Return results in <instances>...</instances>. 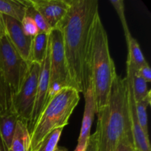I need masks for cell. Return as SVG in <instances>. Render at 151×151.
I'll list each match as a JSON object with an SVG mask.
<instances>
[{
	"label": "cell",
	"mask_w": 151,
	"mask_h": 151,
	"mask_svg": "<svg viewBox=\"0 0 151 151\" xmlns=\"http://www.w3.org/2000/svg\"><path fill=\"white\" fill-rule=\"evenodd\" d=\"M50 45L49 40V47L47 55L41 64L39 79H38L37 93L34 103L33 110L29 122L27 125V129L29 134L36 125L37 121L45 107L47 102L49 88H50Z\"/></svg>",
	"instance_id": "ba28073f"
},
{
	"label": "cell",
	"mask_w": 151,
	"mask_h": 151,
	"mask_svg": "<svg viewBox=\"0 0 151 151\" xmlns=\"http://www.w3.org/2000/svg\"><path fill=\"white\" fill-rule=\"evenodd\" d=\"M29 63L21 56L6 35L0 38V72L13 94L20 89Z\"/></svg>",
	"instance_id": "8992f818"
},
{
	"label": "cell",
	"mask_w": 151,
	"mask_h": 151,
	"mask_svg": "<svg viewBox=\"0 0 151 151\" xmlns=\"http://www.w3.org/2000/svg\"><path fill=\"white\" fill-rule=\"evenodd\" d=\"M134 71L138 76L145 80L147 83H150L151 81V69L147 63L139 68L137 70Z\"/></svg>",
	"instance_id": "484cf974"
},
{
	"label": "cell",
	"mask_w": 151,
	"mask_h": 151,
	"mask_svg": "<svg viewBox=\"0 0 151 151\" xmlns=\"http://www.w3.org/2000/svg\"><path fill=\"white\" fill-rule=\"evenodd\" d=\"M147 83L145 80L135 73L134 69L132 75V89L136 103L143 100L150 91V90L147 89Z\"/></svg>",
	"instance_id": "44dd1931"
},
{
	"label": "cell",
	"mask_w": 151,
	"mask_h": 151,
	"mask_svg": "<svg viewBox=\"0 0 151 151\" xmlns=\"http://www.w3.org/2000/svg\"><path fill=\"white\" fill-rule=\"evenodd\" d=\"M85 151H97V141L96 132L90 136Z\"/></svg>",
	"instance_id": "4316f807"
},
{
	"label": "cell",
	"mask_w": 151,
	"mask_h": 151,
	"mask_svg": "<svg viewBox=\"0 0 151 151\" xmlns=\"http://www.w3.org/2000/svg\"><path fill=\"white\" fill-rule=\"evenodd\" d=\"M0 151H7L6 150L5 147H4V145H3L2 142H1V139H0Z\"/></svg>",
	"instance_id": "f546056e"
},
{
	"label": "cell",
	"mask_w": 151,
	"mask_h": 151,
	"mask_svg": "<svg viewBox=\"0 0 151 151\" xmlns=\"http://www.w3.org/2000/svg\"><path fill=\"white\" fill-rule=\"evenodd\" d=\"M151 103V91L149 94L141 101L136 103V109H137V116L138 118L139 123L142 129L143 132L147 137H149L148 134V122H147V109Z\"/></svg>",
	"instance_id": "ac0fdd59"
},
{
	"label": "cell",
	"mask_w": 151,
	"mask_h": 151,
	"mask_svg": "<svg viewBox=\"0 0 151 151\" xmlns=\"http://www.w3.org/2000/svg\"><path fill=\"white\" fill-rule=\"evenodd\" d=\"M97 114V151H114L124 139L133 138L126 78L116 75L107 105Z\"/></svg>",
	"instance_id": "7a4b0ae2"
},
{
	"label": "cell",
	"mask_w": 151,
	"mask_h": 151,
	"mask_svg": "<svg viewBox=\"0 0 151 151\" xmlns=\"http://www.w3.org/2000/svg\"><path fill=\"white\" fill-rule=\"evenodd\" d=\"M9 151H30V136L26 124L19 119Z\"/></svg>",
	"instance_id": "9a60e30c"
},
{
	"label": "cell",
	"mask_w": 151,
	"mask_h": 151,
	"mask_svg": "<svg viewBox=\"0 0 151 151\" xmlns=\"http://www.w3.org/2000/svg\"><path fill=\"white\" fill-rule=\"evenodd\" d=\"M52 29L56 28L67 14L69 0H30Z\"/></svg>",
	"instance_id": "8fae6325"
},
{
	"label": "cell",
	"mask_w": 151,
	"mask_h": 151,
	"mask_svg": "<svg viewBox=\"0 0 151 151\" xmlns=\"http://www.w3.org/2000/svg\"><path fill=\"white\" fill-rule=\"evenodd\" d=\"M50 88L47 101L63 88H73L68 72L63 35L59 28H54L50 32Z\"/></svg>",
	"instance_id": "5b68a950"
},
{
	"label": "cell",
	"mask_w": 151,
	"mask_h": 151,
	"mask_svg": "<svg viewBox=\"0 0 151 151\" xmlns=\"http://www.w3.org/2000/svg\"><path fill=\"white\" fill-rule=\"evenodd\" d=\"M2 18L5 27L6 36L21 56L25 60L30 63L29 56L33 38H31L24 33L20 22L5 15H2Z\"/></svg>",
	"instance_id": "30bf717a"
},
{
	"label": "cell",
	"mask_w": 151,
	"mask_h": 151,
	"mask_svg": "<svg viewBox=\"0 0 151 151\" xmlns=\"http://www.w3.org/2000/svg\"><path fill=\"white\" fill-rule=\"evenodd\" d=\"M12 94L10 86L0 72V114L12 108Z\"/></svg>",
	"instance_id": "ffe728a7"
},
{
	"label": "cell",
	"mask_w": 151,
	"mask_h": 151,
	"mask_svg": "<svg viewBox=\"0 0 151 151\" xmlns=\"http://www.w3.org/2000/svg\"><path fill=\"white\" fill-rule=\"evenodd\" d=\"M5 35V27H4V20H3L2 15L0 13V38Z\"/></svg>",
	"instance_id": "83f0119b"
},
{
	"label": "cell",
	"mask_w": 151,
	"mask_h": 151,
	"mask_svg": "<svg viewBox=\"0 0 151 151\" xmlns=\"http://www.w3.org/2000/svg\"><path fill=\"white\" fill-rule=\"evenodd\" d=\"M70 7L57 27L63 35L65 56L72 87L85 94L91 81V49L97 0H69Z\"/></svg>",
	"instance_id": "6da1fadb"
},
{
	"label": "cell",
	"mask_w": 151,
	"mask_h": 151,
	"mask_svg": "<svg viewBox=\"0 0 151 151\" xmlns=\"http://www.w3.org/2000/svg\"><path fill=\"white\" fill-rule=\"evenodd\" d=\"M19 119L17 114L12 108L0 114V139L7 151L10 150L11 147L16 123Z\"/></svg>",
	"instance_id": "4fadbf2b"
},
{
	"label": "cell",
	"mask_w": 151,
	"mask_h": 151,
	"mask_svg": "<svg viewBox=\"0 0 151 151\" xmlns=\"http://www.w3.org/2000/svg\"><path fill=\"white\" fill-rule=\"evenodd\" d=\"M126 41L128 50L127 63H129L134 68V70H137L139 68L147 63V62L145 58L139 44H138L136 38L131 36Z\"/></svg>",
	"instance_id": "e0dca14e"
},
{
	"label": "cell",
	"mask_w": 151,
	"mask_h": 151,
	"mask_svg": "<svg viewBox=\"0 0 151 151\" xmlns=\"http://www.w3.org/2000/svg\"><path fill=\"white\" fill-rule=\"evenodd\" d=\"M63 130V128H58L52 131L33 151H54L57 147Z\"/></svg>",
	"instance_id": "7402d4cb"
},
{
	"label": "cell",
	"mask_w": 151,
	"mask_h": 151,
	"mask_svg": "<svg viewBox=\"0 0 151 151\" xmlns=\"http://www.w3.org/2000/svg\"><path fill=\"white\" fill-rule=\"evenodd\" d=\"M90 71L97 114L107 105L114 80L117 75L109 51L107 32L100 16L94 25Z\"/></svg>",
	"instance_id": "3957f363"
},
{
	"label": "cell",
	"mask_w": 151,
	"mask_h": 151,
	"mask_svg": "<svg viewBox=\"0 0 151 151\" xmlns=\"http://www.w3.org/2000/svg\"><path fill=\"white\" fill-rule=\"evenodd\" d=\"M80 100V92L72 87L60 90L47 101L36 125L29 134L30 151L35 150L49 134L68 125Z\"/></svg>",
	"instance_id": "277c9868"
},
{
	"label": "cell",
	"mask_w": 151,
	"mask_h": 151,
	"mask_svg": "<svg viewBox=\"0 0 151 151\" xmlns=\"http://www.w3.org/2000/svg\"><path fill=\"white\" fill-rule=\"evenodd\" d=\"M54 151H68V150L66 148H65V147H58V146H57V147L55 149Z\"/></svg>",
	"instance_id": "f1b7e54d"
},
{
	"label": "cell",
	"mask_w": 151,
	"mask_h": 151,
	"mask_svg": "<svg viewBox=\"0 0 151 151\" xmlns=\"http://www.w3.org/2000/svg\"><path fill=\"white\" fill-rule=\"evenodd\" d=\"M85 97V109L82 121L81 133L78 138V145L74 151H85L89 137L91 136V128L95 114V103L92 85L90 81L89 86L84 94Z\"/></svg>",
	"instance_id": "7c38bea8"
},
{
	"label": "cell",
	"mask_w": 151,
	"mask_h": 151,
	"mask_svg": "<svg viewBox=\"0 0 151 151\" xmlns=\"http://www.w3.org/2000/svg\"><path fill=\"white\" fill-rule=\"evenodd\" d=\"M50 34L39 32L33 38L31 44L29 62L41 64L44 60L49 47Z\"/></svg>",
	"instance_id": "5bb4252c"
},
{
	"label": "cell",
	"mask_w": 151,
	"mask_h": 151,
	"mask_svg": "<svg viewBox=\"0 0 151 151\" xmlns=\"http://www.w3.org/2000/svg\"><path fill=\"white\" fill-rule=\"evenodd\" d=\"M114 151H137L133 138H126L119 143Z\"/></svg>",
	"instance_id": "d4e9b609"
},
{
	"label": "cell",
	"mask_w": 151,
	"mask_h": 151,
	"mask_svg": "<svg viewBox=\"0 0 151 151\" xmlns=\"http://www.w3.org/2000/svg\"><path fill=\"white\" fill-rule=\"evenodd\" d=\"M40 71L41 64L34 62L29 63L20 89L12 95V109L27 126L30 121L33 110Z\"/></svg>",
	"instance_id": "52a82bcc"
},
{
	"label": "cell",
	"mask_w": 151,
	"mask_h": 151,
	"mask_svg": "<svg viewBox=\"0 0 151 151\" xmlns=\"http://www.w3.org/2000/svg\"><path fill=\"white\" fill-rule=\"evenodd\" d=\"M25 0H0V13L22 22L26 15Z\"/></svg>",
	"instance_id": "2e32d148"
},
{
	"label": "cell",
	"mask_w": 151,
	"mask_h": 151,
	"mask_svg": "<svg viewBox=\"0 0 151 151\" xmlns=\"http://www.w3.org/2000/svg\"><path fill=\"white\" fill-rule=\"evenodd\" d=\"M110 2L111 3L112 6L114 7V10H116L118 16L119 18L121 24L122 25V27L124 29V33H125V39L127 40L132 36L131 32L129 30L128 23H127L126 18H125V5H124V1L122 0H110Z\"/></svg>",
	"instance_id": "603a6c76"
},
{
	"label": "cell",
	"mask_w": 151,
	"mask_h": 151,
	"mask_svg": "<svg viewBox=\"0 0 151 151\" xmlns=\"http://www.w3.org/2000/svg\"><path fill=\"white\" fill-rule=\"evenodd\" d=\"M21 23H22L24 32L28 36L34 38L35 35L39 33V31H38L36 24L29 16H25Z\"/></svg>",
	"instance_id": "cb8c5ba5"
},
{
	"label": "cell",
	"mask_w": 151,
	"mask_h": 151,
	"mask_svg": "<svg viewBox=\"0 0 151 151\" xmlns=\"http://www.w3.org/2000/svg\"><path fill=\"white\" fill-rule=\"evenodd\" d=\"M25 2H26L27 5L26 15L25 16H29L34 21L37 27H38L39 32H44V33L50 34L52 29L49 26L45 19H44V17L41 16V13L34 7L32 3L30 2V0H25Z\"/></svg>",
	"instance_id": "d6986e66"
},
{
	"label": "cell",
	"mask_w": 151,
	"mask_h": 151,
	"mask_svg": "<svg viewBox=\"0 0 151 151\" xmlns=\"http://www.w3.org/2000/svg\"><path fill=\"white\" fill-rule=\"evenodd\" d=\"M133 72H134V68L129 63H127V75L125 78L128 83V105H129L130 119H131V131H132L134 147L137 151H151L149 137H147L143 132L137 116L136 101L134 100L132 89Z\"/></svg>",
	"instance_id": "9c48e42d"
}]
</instances>
